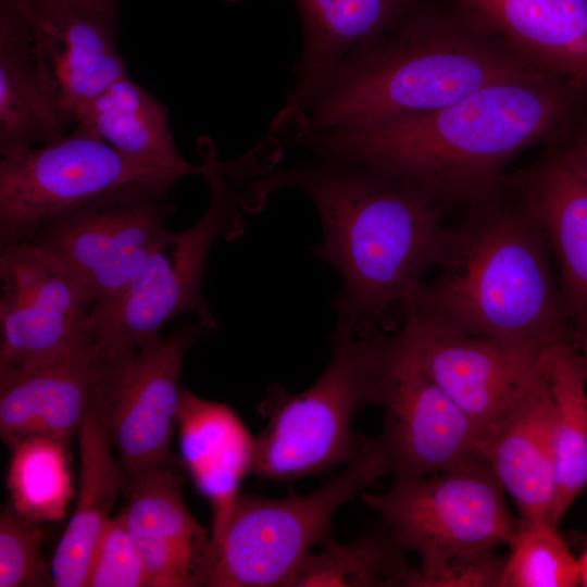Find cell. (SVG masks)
<instances>
[{
	"label": "cell",
	"instance_id": "27",
	"mask_svg": "<svg viewBox=\"0 0 587 587\" xmlns=\"http://www.w3.org/2000/svg\"><path fill=\"white\" fill-rule=\"evenodd\" d=\"M298 566L286 587H408L415 566L383 527L348 544L332 535Z\"/></svg>",
	"mask_w": 587,
	"mask_h": 587
},
{
	"label": "cell",
	"instance_id": "3",
	"mask_svg": "<svg viewBox=\"0 0 587 587\" xmlns=\"http://www.w3.org/2000/svg\"><path fill=\"white\" fill-rule=\"evenodd\" d=\"M536 73L545 72L471 18L422 0L294 113L300 117L294 138L433 112L492 83Z\"/></svg>",
	"mask_w": 587,
	"mask_h": 587
},
{
	"label": "cell",
	"instance_id": "15",
	"mask_svg": "<svg viewBox=\"0 0 587 587\" xmlns=\"http://www.w3.org/2000/svg\"><path fill=\"white\" fill-rule=\"evenodd\" d=\"M73 111L127 74L116 39L117 0H0ZM76 123V122H75Z\"/></svg>",
	"mask_w": 587,
	"mask_h": 587
},
{
	"label": "cell",
	"instance_id": "5",
	"mask_svg": "<svg viewBox=\"0 0 587 587\" xmlns=\"http://www.w3.org/2000/svg\"><path fill=\"white\" fill-rule=\"evenodd\" d=\"M329 339V361L309 388H267L258 408L266 423L254 436L255 477L287 483L317 475L350 463L367 440L352 423L362 408L380 403L374 324L336 321Z\"/></svg>",
	"mask_w": 587,
	"mask_h": 587
},
{
	"label": "cell",
	"instance_id": "7",
	"mask_svg": "<svg viewBox=\"0 0 587 587\" xmlns=\"http://www.w3.org/2000/svg\"><path fill=\"white\" fill-rule=\"evenodd\" d=\"M488 464L476 457L451 469L396 479L386 491L361 494L363 503L407 551L415 552L408 587L457 559L508 545L519 520Z\"/></svg>",
	"mask_w": 587,
	"mask_h": 587
},
{
	"label": "cell",
	"instance_id": "28",
	"mask_svg": "<svg viewBox=\"0 0 587 587\" xmlns=\"http://www.w3.org/2000/svg\"><path fill=\"white\" fill-rule=\"evenodd\" d=\"M66 449L46 438H30L11 449V503L30 522L54 520L63 514L70 497Z\"/></svg>",
	"mask_w": 587,
	"mask_h": 587
},
{
	"label": "cell",
	"instance_id": "32",
	"mask_svg": "<svg viewBox=\"0 0 587 587\" xmlns=\"http://www.w3.org/2000/svg\"><path fill=\"white\" fill-rule=\"evenodd\" d=\"M494 551L451 561L416 587H499L504 558Z\"/></svg>",
	"mask_w": 587,
	"mask_h": 587
},
{
	"label": "cell",
	"instance_id": "22",
	"mask_svg": "<svg viewBox=\"0 0 587 587\" xmlns=\"http://www.w3.org/2000/svg\"><path fill=\"white\" fill-rule=\"evenodd\" d=\"M422 0H294L301 52L285 114L301 108L349 57L384 34Z\"/></svg>",
	"mask_w": 587,
	"mask_h": 587
},
{
	"label": "cell",
	"instance_id": "25",
	"mask_svg": "<svg viewBox=\"0 0 587 587\" xmlns=\"http://www.w3.org/2000/svg\"><path fill=\"white\" fill-rule=\"evenodd\" d=\"M92 130L124 157L150 166L205 175L216 164L188 163L175 146L168 108L124 75L76 114V123Z\"/></svg>",
	"mask_w": 587,
	"mask_h": 587
},
{
	"label": "cell",
	"instance_id": "9",
	"mask_svg": "<svg viewBox=\"0 0 587 587\" xmlns=\"http://www.w3.org/2000/svg\"><path fill=\"white\" fill-rule=\"evenodd\" d=\"M171 188L133 185L79 202L45 218L27 242L77 276L95 304L110 301L173 242Z\"/></svg>",
	"mask_w": 587,
	"mask_h": 587
},
{
	"label": "cell",
	"instance_id": "11",
	"mask_svg": "<svg viewBox=\"0 0 587 587\" xmlns=\"http://www.w3.org/2000/svg\"><path fill=\"white\" fill-rule=\"evenodd\" d=\"M187 176L135 162L80 124L0 161V246L27 241L47 217L124 187H173Z\"/></svg>",
	"mask_w": 587,
	"mask_h": 587
},
{
	"label": "cell",
	"instance_id": "19",
	"mask_svg": "<svg viewBox=\"0 0 587 587\" xmlns=\"http://www.w3.org/2000/svg\"><path fill=\"white\" fill-rule=\"evenodd\" d=\"M537 70L587 83V0H437Z\"/></svg>",
	"mask_w": 587,
	"mask_h": 587
},
{
	"label": "cell",
	"instance_id": "13",
	"mask_svg": "<svg viewBox=\"0 0 587 587\" xmlns=\"http://www.w3.org/2000/svg\"><path fill=\"white\" fill-rule=\"evenodd\" d=\"M0 369L41 364L91 342L89 288L22 241L0 246Z\"/></svg>",
	"mask_w": 587,
	"mask_h": 587
},
{
	"label": "cell",
	"instance_id": "6",
	"mask_svg": "<svg viewBox=\"0 0 587 587\" xmlns=\"http://www.w3.org/2000/svg\"><path fill=\"white\" fill-rule=\"evenodd\" d=\"M379 436L367 438L345 470L319 489L282 498L241 492L214 546L210 587H286L302 561L330 535L337 511L390 473Z\"/></svg>",
	"mask_w": 587,
	"mask_h": 587
},
{
	"label": "cell",
	"instance_id": "16",
	"mask_svg": "<svg viewBox=\"0 0 587 587\" xmlns=\"http://www.w3.org/2000/svg\"><path fill=\"white\" fill-rule=\"evenodd\" d=\"M126 524L143 562L148 587L207 586L213 562L211 530L191 514L172 460L128 477Z\"/></svg>",
	"mask_w": 587,
	"mask_h": 587
},
{
	"label": "cell",
	"instance_id": "20",
	"mask_svg": "<svg viewBox=\"0 0 587 587\" xmlns=\"http://www.w3.org/2000/svg\"><path fill=\"white\" fill-rule=\"evenodd\" d=\"M504 182L525 201L554 251L569 319L587 323V183L557 153L538 159Z\"/></svg>",
	"mask_w": 587,
	"mask_h": 587
},
{
	"label": "cell",
	"instance_id": "24",
	"mask_svg": "<svg viewBox=\"0 0 587 587\" xmlns=\"http://www.w3.org/2000/svg\"><path fill=\"white\" fill-rule=\"evenodd\" d=\"M77 437L79 486L74 513L51 561L54 587H86L96 542L128 480L90 400Z\"/></svg>",
	"mask_w": 587,
	"mask_h": 587
},
{
	"label": "cell",
	"instance_id": "17",
	"mask_svg": "<svg viewBox=\"0 0 587 587\" xmlns=\"http://www.w3.org/2000/svg\"><path fill=\"white\" fill-rule=\"evenodd\" d=\"M95 357L90 342L41 364L0 369V435L10 449L30 438L68 447L89 405Z\"/></svg>",
	"mask_w": 587,
	"mask_h": 587
},
{
	"label": "cell",
	"instance_id": "33",
	"mask_svg": "<svg viewBox=\"0 0 587 587\" xmlns=\"http://www.w3.org/2000/svg\"><path fill=\"white\" fill-rule=\"evenodd\" d=\"M555 153L587 183V127Z\"/></svg>",
	"mask_w": 587,
	"mask_h": 587
},
{
	"label": "cell",
	"instance_id": "31",
	"mask_svg": "<svg viewBox=\"0 0 587 587\" xmlns=\"http://www.w3.org/2000/svg\"><path fill=\"white\" fill-rule=\"evenodd\" d=\"M86 587H148L146 569L123 512L111 516L101 529Z\"/></svg>",
	"mask_w": 587,
	"mask_h": 587
},
{
	"label": "cell",
	"instance_id": "29",
	"mask_svg": "<svg viewBox=\"0 0 587 587\" xmlns=\"http://www.w3.org/2000/svg\"><path fill=\"white\" fill-rule=\"evenodd\" d=\"M499 587H575L579 564L549 520H519Z\"/></svg>",
	"mask_w": 587,
	"mask_h": 587
},
{
	"label": "cell",
	"instance_id": "23",
	"mask_svg": "<svg viewBox=\"0 0 587 587\" xmlns=\"http://www.w3.org/2000/svg\"><path fill=\"white\" fill-rule=\"evenodd\" d=\"M75 115L36 58L18 16L0 4V154L49 143Z\"/></svg>",
	"mask_w": 587,
	"mask_h": 587
},
{
	"label": "cell",
	"instance_id": "26",
	"mask_svg": "<svg viewBox=\"0 0 587 587\" xmlns=\"http://www.w3.org/2000/svg\"><path fill=\"white\" fill-rule=\"evenodd\" d=\"M542 370L552 403L557 489L551 522L587 489V360L570 340L544 349Z\"/></svg>",
	"mask_w": 587,
	"mask_h": 587
},
{
	"label": "cell",
	"instance_id": "10",
	"mask_svg": "<svg viewBox=\"0 0 587 587\" xmlns=\"http://www.w3.org/2000/svg\"><path fill=\"white\" fill-rule=\"evenodd\" d=\"M207 333L201 325L183 321L166 337L138 348L95 350L90 405L127 478L172 460L183 361Z\"/></svg>",
	"mask_w": 587,
	"mask_h": 587
},
{
	"label": "cell",
	"instance_id": "18",
	"mask_svg": "<svg viewBox=\"0 0 587 587\" xmlns=\"http://www.w3.org/2000/svg\"><path fill=\"white\" fill-rule=\"evenodd\" d=\"M478 454L517 509L519 520H549L557 474L552 403L541 377L485 435Z\"/></svg>",
	"mask_w": 587,
	"mask_h": 587
},
{
	"label": "cell",
	"instance_id": "4",
	"mask_svg": "<svg viewBox=\"0 0 587 587\" xmlns=\"http://www.w3.org/2000/svg\"><path fill=\"white\" fill-rule=\"evenodd\" d=\"M547 248L533 212L505 183L449 226L438 274L424 280L408 314L521 346L570 340Z\"/></svg>",
	"mask_w": 587,
	"mask_h": 587
},
{
	"label": "cell",
	"instance_id": "30",
	"mask_svg": "<svg viewBox=\"0 0 587 587\" xmlns=\"http://www.w3.org/2000/svg\"><path fill=\"white\" fill-rule=\"evenodd\" d=\"M43 530L12 503L0 513V587L54 586L51 564L41 555Z\"/></svg>",
	"mask_w": 587,
	"mask_h": 587
},
{
	"label": "cell",
	"instance_id": "35",
	"mask_svg": "<svg viewBox=\"0 0 587 587\" xmlns=\"http://www.w3.org/2000/svg\"><path fill=\"white\" fill-rule=\"evenodd\" d=\"M580 353L587 360V323L579 327V337H578Z\"/></svg>",
	"mask_w": 587,
	"mask_h": 587
},
{
	"label": "cell",
	"instance_id": "12",
	"mask_svg": "<svg viewBox=\"0 0 587 587\" xmlns=\"http://www.w3.org/2000/svg\"><path fill=\"white\" fill-rule=\"evenodd\" d=\"M382 438L396 479L435 474L479 457V432L437 385L400 333L375 325Z\"/></svg>",
	"mask_w": 587,
	"mask_h": 587
},
{
	"label": "cell",
	"instance_id": "34",
	"mask_svg": "<svg viewBox=\"0 0 587 587\" xmlns=\"http://www.w3.org/2000/svg\"><path fill=\"white\" fill-rule=\"evenodd\" d=\"M579 564V585L587 587V549L578 558Z\"/></svg>",
	"mask_w": 587,
	"mask_h": 587
},
{
	"label": "cell",
	"instance_id": "21",
	"mask_svg": "<svg viewBox=\"0 0 587 587\" xmlns=\"http://www.w3.org/2000/svg\"><path fill=\"white\" fill-rule=\"evenodd\" d=\"M178 432L183 461L211 509L213 546L222 538L253 460L252 436L228 405L182 387Z\"/></svg>",
	"mask_w": 587,
	"mask_h": 587
},
{
	"label": "cell",
	"instance_id": "2",
	"mask_svg": "<svg viewBox=\"0 0 587 587\" xmlns=\"http://www.w3.org/2000/svg\"><path fill=\"white\" fill-rule=\"evenodd\" d=\"M288 187L303 191L317 211L323 238L311 251L341 278L332 300L336 320L398 330L424 276L446 255V208L382 172L323 159L270 173L245 195L258 200Z\"/></svg>",
	"mask_w": 587,
	"mask_h": 587
},
{
	"label": "cell",
	"instance_id": "14",
	"mask_svg": "<svg viewBox=\"0 0 587 587\" xmlns=\"http://www.w3.org/2000/svg\"><path fill=\"white\" fill-rule=\"evenodd\" d=\"M398 332L432 378L474 423L479 440L542 375L546 347L457 333L414 314L405 316Z\"/></svg>",
	"mask_w": 587,
	"mask_h": 587
},
{
	"label": "cell",
	"instance_id": "1",
	"mask_svg": "<svg viewBox=\"0 0 587 587\" xmlns=\"http://www.w3.org/2000/svg\"><path fill=\"white\" fill-rule=\"evenodd\" d=\"M582 84L536 73L487 85L442 109L300 138L316 159L362 165L412 185L445 208L480 203L505 168L573 113Z\"/></svg>",
	"mask_w": 587,
	"mask_h": 587
},
{
	"label": "cell",
	"instance_id": "8",
	"mask_svg": "<svg viewBox=\"0 0 587 587\" xmlns=\"http://www.w3.org/2000/svg\"><path fill=\"white\" fill-rule=\"evenodd\" d=\"M230 165L216 163L204 175L210 201L189 228L174 234L173 242L158 251L114 299L93 304L91 344L107 353L138 348L161 337L163 326L177 315L192 312L208 332L217 328L205 300L203 279L208 255L216 239L242 234L243 193L230 180Z\"/></svg>",
	"mask_w": 587,
	"mask_h": 587
}]
</instances>
